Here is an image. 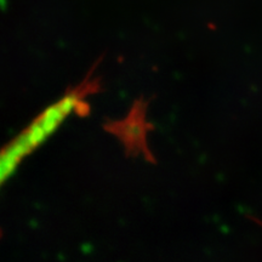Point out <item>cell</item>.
I'll return each instance as SVG.
<instances>
[{
    "mask_svg": "<svg viewBox=\"0 0 262 262\" xmlns=\"http://www.w3.org/2000/svg\"><path fill=\"white\" fill-rule=\"evenodd\" d=\"M146 110L147 106L143 100H137L124 119L108 123L106 130L120 140L127 155L143 156L150 162H155L147 143L148 131L153 127L152 124L147 122Z\"/></svg>",
    "mask_w": 262,
    "mask_h": 262,
    "instance_id": "2",
    "label": "cell"
},
{
    "mask_svg": "<svg viewBox=\"0 0 262 262\" xmlns=\"http://www.w3.org/2000/svg\"><path fill=\"white\" fill-rule=\"evenodd\" d=\"M96 86V81L86 80L75 90L70 91L67 96L62 98L60 102L49 107L40 117L31 124L28 129H26L17 139L12 141L10 147L3 153V179L14 171L22 158L31 153L38 145H40L42 141L63 122L66 117L73 113V111L79 112L81 108H86L84 97L95 93Z\"/></svg>",
    "mask_w": 262,
    "mask_h": 262,
    "instance_id": "1",
    "label": "cell"
}]
</instances>
